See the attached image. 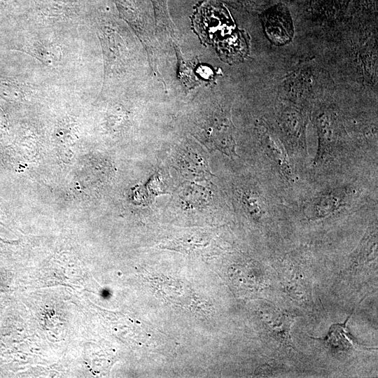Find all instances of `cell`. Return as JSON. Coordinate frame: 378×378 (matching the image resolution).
Returning <instances> with one entry per match:
<instances>
[{"instance_id": "cell-7", "label": "cell", "mask_w": 378, "mask_h": 378, "mask_svg": "<svg viewBox=\"0 0 378 378\" xmlns=\"http://www.w3.org/2000/svg\"><path fill=\"white\" fill-rule=\"evenodd\" d=\"M179 164L185 172L197 176L210 174L206 160L192 148H186L179 153Z\"/></svg>"}, {"instance_id": "cell-8", "label": "cell", "mask_w": 378, "mask_h": 378, "mask_svg": "<svg viewBox=\"0 0 378 378\" xmlns=\"http://www.w3.org/2000/svg\"><path fill=\"white\" fill-rule=\"evenodd\" d=\"M27 85L16 80L1 77L0 78V94L8 98H19L24 94Z\"/></svg>"}, {"instance_id": "cell-9", "label": "cell", "mask_w": 378, "mask_h": 378, "mask_svg": "<svg viewBox=\"0 0 378 378\" xmlns=\"http://www.w3.org/2000/svg\"><path fill=\"white\" fill-rule=\"evenodd\" d=\"M242 199L251 215L255 218H259L262 216L265 212L264 204L258 195L253 193H244Z\"/></svg>"}, {"instance_id": "cell-5", "label": "cell", "mask_w": 378, "mask_h": 378, "mask_svg": "<svg viewBox=\"0 0 378 378\" xmlns=\"http://www.w3.org/2000/svg\"><path fill=\"white\" fill-rule=\"evenodd\" d=\"M24 52L49 66L57 64L61 60L62 52L59 46L53 43L36 42L27 47Z\"/></svg>"}, {"instance_id": "cell-4", "label": "cell", "mask_w": 378, "mask_h": 378, "mask_svg": "<svg viewBox=\"0 0 378 378\" xmlns=\"http://www.w3.org/2000/svg\"><path fill=\"white\" fill-rule=\"evenodd\" d=\"M351 314L346 318L344 322L332 324L323 340L327 346L335 351H347L356 346L351 335L348 331L347 323Z\"/></svg>"}, {"instance_id": "cell-3", "label": "cell", "mask_w": 378, "mask_h": 378, "mask_svg": "<svg viewBox=\"0 0 378 378\" xmlns=\"http://www.w3.org/2000/svg\"><path fill=\"white\" fill-rule=\"evenodd\" d=\"M377 226L368 228L357 248L351 256V270L358 269L377 258Z\"/></svg>"}, {"instance_id": "cell-1", "label": "cell", "mask_w": 378, "mask_h": 378, "mask_svg": "<svg viewBox=\"0 0 378 378\" xmlns=\"http://www.w3.org/2000/svg\"><path fill=\"white\" fill-rule=\"evenodd\" d=\"M260 316L271 335L280 342L292 345L290 330L293 318L290 315L267 305L260 311Z\"/></svg>"}, {"instance_id": "cell-2", "label": "cell", "mask_w": 378, "mask_h": 378, "mask_svg": "<svg viewBox=\"0 0 378 378\" xmlns=\"http://www.w3.org/2000/svg\"><path fill=\"white\" fill-rule=\"evenodd\" d=\"M347 192L342 188L334 189L314 198L307 209V216L314 220L325 218L345 205Z\"/></svg>"}, {"instance_id": "cell-6", "label": "cell", "mask_w": 378, "mask_h": 378, "mask_svg": "<svg viewBox=\"0 0 378 378\" xmlns=\"http://www.w3.org/2000/svg\"><path fill=\"white\" fill-rule=\"evenodd\" d=\"M265 151L270 158L274 162L281 174L287 179L293 177L292 169L285 148L278 141L267 137L265 142Z\"/></svg>"}]
</instances>
